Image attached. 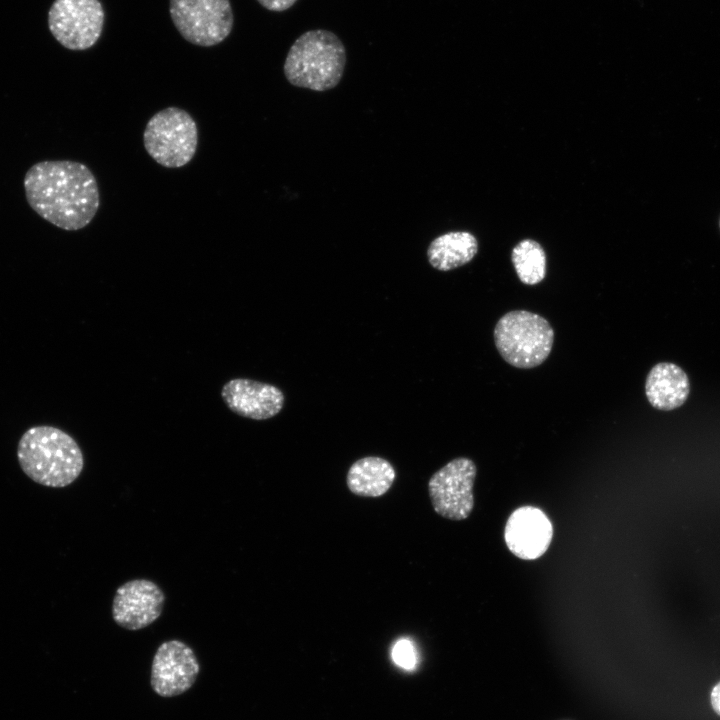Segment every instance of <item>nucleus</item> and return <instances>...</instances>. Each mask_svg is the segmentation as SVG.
<instances>
[{
  "label": "nucleus",
  "mask_w": 720,
  "mask_h": 720,
  "mask_svg": "<svg viewBox=\"0 0 720 720\" xmlns=\"http://www.w3.org/2000/svg\"><path fill=\"white\" fill-rule=\"evenodd\" d=\"M23 187L30 208L45 221L66 231L85 228L100 206L93 172L77 161L37 162L25 173Z\"/></svg>",
  "instance_id": "obj_1"
},
{
  "label": "nucleus",
  "mask_w": 720,
  "mask_h": 720,
  "mask_svg": "<svg viewBox=\"0 0 720 720\" xmlns=\"http://www.w3.org/2000/svg\"><path fill=\"white\" fill-rule=\"evenodd\" d=\"M17 458L30 479L55 488L73 483L84 467L77 442L63 430L48 425L34 426L23 433L17 446Z\"/></svg>",
  "instance_id": "obj_2"
},
{
  "label": "nucleus",
  "mask_w": 720,
  "mask_h": 720,
  "mask_svg": "<svg viewBox=\"0 0 720 720\" xmlns=\"http://www.w3.org/2000/svg\"><path fill=\"white\" fill-rule=\"evenodd\" d=\"M345 64L346 50L340 38L331 31L315 29L295 40L283 71L291 85L323 92L339 84Z\"/></svg>",
  "instance_id": "obj_3"
},
{
  "label": "nucleus",
  "mask_w": 720,
  "mask_h": 720,
  "mask_svg": "<svg viewBox=\"0 0 720 720\" xmlns=\"http://www.w3.org/2000/svg\"><path fill=\"white\" fill-rule=\"evenodd\" d=\"M494 340L507 363L527 369L547 359L553 346L554 330L542 316L526 310H514L498 320Z\"/></svg>",
  "instance_id": "obj_4"
},
{
  "label": "nucleus",
  "mask_w": 720,
  "mask_h": 720,
  "mask_svg": "<svg viewBox=\"0 0 720 720\" xmlns=\"http://www.w3.org/2000/svg\"><path fill=\"white\" fill-rule=\"evenodd\" d=\"M146 152L166 168H180L195 156L198 127L193 117L179 107H167L155 113L143 132Z\"/></svg>",
  "instance_id": "obj_5"
},
{
  "label": "nucleus",
  "mask_w": 720,
  "mask_h": 720,
  "mask_svg": "<svg viewBox=\"0 0 720 720\" xmlns=\"http://www.w3.org/2000/svg\"><path fill=\"white\" fill-rule=\"evenodd\" d=\"M169 11L181 36L197 46H215L233 28L229 0H169Z\"/></svg>",
  "instance_id": "obj_6"
},
{
  "label": "nucleus",
  "mask_w": 720,
  "mask_h": 720,
  "mask_svg": "<svg viewBox=\"0 0 720 720\" xmlns=\"http://www.w3.org/2000/svg\"><path fill=\"white\" fill-rule=\"evenodd\" d=\"M105 12L99 0H55L48 12L54 38L69 50H86L100 38Z\"/></svg>",
  "instance_id": "obj_7"
},
{
  "label": "nucleus",
  "mask_w": 720,
  "mask_h": 720,
  "mask_svg": "<svg viewBox=\"0 0 720 720\" xmlns=\"http://www.w3.org/2000/svg\"><path fill=\"white\" fill-rule=\"evenodd\" d=\"M477 468L467 457H458L429 479L428 493L435 512L449 520L468 518L474 508L473 486Z\"/></svg>",
  "instance_id": "obj_8"
},
{
  "label": "nucleus",
  "mask_w": 720,
  "mask_h": 720,
  "mask_svg": "<svg viewBox=\"0 0 720 720\" xmlns=\"http://www.w3.org/2000/svg\"><path fill=\"white\" fill-rule=\"evenodd\" d=\"M199 672L200 665L192 648L183 641L168 640L154 654L151 687L159 696H177L192 687Z\"/></svg>",
  "instance_id": "obj_9"
},
{
  "label": "nucleus",
  "mask_w": 720,
  "mask_h": 720,
  "mask_svg": "<svg viewBox=\"0 0 720 720\" xmlns=\"http://www.w3.org/2000/svg\"><path fill=\"white\" fill-rule=\"evenodd\" d=\"M165 603L162 589L148 579H133L116 590L112 601V618L127 630L143 629L161 615Z\"/></svg>",
  "instance_id": "obj_10"
},
{
  "label": "nucleus",
  "mask_w": 720,
  "mask_h": 720,
  "mask_svg": "<svg viewBox=\"0 0 720 720\" xmlns=\"http://www.w3.org/2000/svg\"><path fill=\"white\" fill-rule=\"evenodd\" d=\"M553 526L548 516L538 507L522 506L514 510L504 528L507 548L516 557L534 560L549 548Z\"/></svg>",
  "instance_id": "obj_11"
},
{
  "label": "nucleus",
  "mask_w": 720,
  "mask_h": 720,
  "mask_svg": "<svg viewBox=\"0 0 720 720\" xmlns=\"http://www.w3.org/2000/svg\"><path fill=\"white\" fill-rule=\"evenodd\" d=\"M221 397L233 413L253 420L276 416L285 403V396L278 387L247 378L227 381L222 386Z\"/></svg>",
  "instance_id": "obj_12"
},
{
  "label": "nucleus",
  "mask_w": 720,
  "mask_h": 720,
  "mask_svg": "<svg viewBox=\"0 0 720 720\" xmlns=\"http://www.w3.org/2000/svg\"><path fill=\"white\" fill-rule=\"evenodd\" d=\"M689 392L686 372L674 363L660 362L647 375L645 394L649 403L658 410L669 411L682 406Z\"/></svg>",
  "instance_id": "obj_13"
},
{
  "label": "nucleus",
  "mask_w": 720,
  "mask_h": 720,
  "mask_svg": "<svg viewBox=\"0 0 720 720\" xmlns=\"http://www.w3.org/2000/svg\"><path fill=\"white\" fill-rule=\"evenodd\" d=\"M395 478V469L388 460L378 456H366L350 466L346 484L349 491L357 496L376 498L391 488Z\"/></svg>",
  "instance_id": "obj_14"
},
{
  "label": "nucleus",
  "mask_w": 720,
  "mask_h": 720,
  "mask_svg": "<svg viewBox=\"0 0 720 720\" xmlns=\"http://www.w3.org/2000/svg\"><path fill=\"white\" fill-rule=\"evenodd\" d=\"M478 251L476 237L467 231H451L431 241L427 248L429 264L439 271H450L470 262Z\"/></svg>",
  "instance_id": "obj_15"
},
{
  "label": "nucleus",
  "mask_w": 720,
  "mask_h": 720,
  "mask_svg": "<svg viewBox=\"0 0 720 720\" xmlns=\"http://www.w3.org/2000/svg\"><path fill=\"white\" fill-rule=\"evenodd\" d=\"M511 260L520 281L527 285L540 283L546 275V255L542 246L524 239L512 250Z\"/></svg>",
  "instance_id": "obj_16"
},
{
  "label": "nucleus",
  "mask_w": 720,
  "mask_h": 720,
  "mask_svg": "<svg viewBox=\"0 0 720 720\" xmlns=\"http://www.w3.org/2000/svg\"><path fill=\"white\" fill-rule=\"evenodd\" d=\"M392 659L396 665L405 670L414 669L417 655L413 644L407 639L397 641L392 649Z\"/></svg>",
  "instance_id": "obj_17"
},
{
  "label": "nucleus",
  "mask_w": 720,
  "mask_h": 720,
  "mask_svg": "<svg viewBox=\"0 0 720 720\" xmlns=\"http://www.w3.org/2000/svg\"><path fill=\"white\" fill-rule=\"evenodd\" d=\"M264 8L274 12H282L291 8L297 0H257Z\"/></svg>",
  "instance_id": "obj_18"
},
{
  "label": "nucleus",
  "mask_w": 720,
  "mask_h": 720,
  "mask_svg": "<svg viewBox=\"0 0 720 720\" xmlns=\"http://www.w3.org/2000/svg\"><path fill=\"white\" fill-rule=\"evenodd\" d=\"M710 701L713 710L720 716V681L712 688Z\"/></svg>",
  "instance_id": "obj_19"
},
{
  "label": "nucleus",
  "mask_w": 720,
  "mask_h": 720,
  "mask_svg": "<svg viewBox=\"0 0 720 720\" xmlns=\"http://www.w3.org/2000/svg\"><path fill=\"white\" fill-rule=\"evenodd\" d=\"M719 228H720V218H719Z\"/></svg>",
  "instance_id": "obj_20"
}]
</instances>
